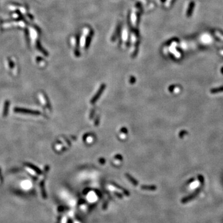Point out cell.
Returning a JSON list of instances; mask_svg holds the SVG:
<instances>
[{
    "mask_svg": "<svg viewBox=\"0 0 223 223\" xmlns=\"http://www.w3.org/2000/svg\"><path fill=\"white\" fill-rule=\"evenodd\" d=\"M106 84H102L101 85L100 88V89H99V90L97 91V92L96 93V94H95V95H94L93 97H92V100H91V101H90V103H91V104H95V103L97 101V100L99 99V98L100 97L101 94H102L103 91L105 90V89H106Z\"/></svg>",
    "mask_w": 223,
    "mask_h": 223,
    "instance_id": "1",
    "label": "cell"
},
{
    "mask_svg": "<svg viewBox=\"0 0 223 223\" xmlns=\"http://www.w3.org/2000/svg\"><path fill=\"white\" fill-rule=\"evenodd\" d=\"M142 190H149V191H154L156 190V187L154 185H143L141 186Z\"/></svg>",
    "mask_w": 223,
    "mask_h": 223,
    "instance_id": "2",
    "label": "cell"
},
{
    "mask_svg": "<svg viewBox=\"0 0 223 223\" xmlns=\"http://www.w3.org/2000/svg\"><path fill=\"white\" fill-rule=\"evenodd\" d=\"M126 177H127V178H128V179L129 180H130V182H131V184H133V185H134V186H137V185H138V183L137 181L136 180L134 179V178H133V177H131V175H130V174H128V173H127V174H126Z\"/></svg>",
    "mask_w": 223,
    "mask_h": 223,
    "instance_id": "3",
    "label": "cell"
},
{
    "mask_svg": "<svg viewBox=\"0 0 223 223\" xmlns=\"http://www.w3.org/2000/svg\"><path fill=\"white\" fill-rule=\"evenodd\" d=\"M131 81H130V83H133L135 82V78L134 77H131Z\"/></svg>",
    "mask_w": 223,
    "mask_h": 223,
    "instance_id": "4",
    "label": "cell"
},
{
    "mask_svg": "<svg viewBox=\"0 0 223 223\" xmlns=\"http://www.w3.org/2000/svg\"><path fill=\"white\" fill-rule=\"evenodd\" d=\"M115 194L116 195L118 196V197H119L120 198H122V196L121 195L118 194V193H115Z\"/></svg>",
    "mask_w": 223,
    "mask_h": 223,
    "instance_id": "5",
    "label": "cell"
}]
</instances>
